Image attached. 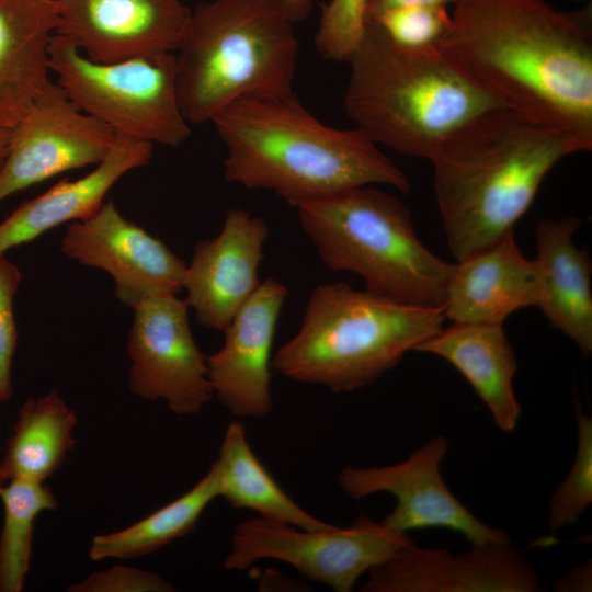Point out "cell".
<instances>
[{"mask_svg": "<svg viewBox=\"0 0 592 592\" xmlns=\"http://www.w3.org/2000/svg\"><path fill=\"white\" fill-rule=\"evenodd\" d=\"M219 497V471L214 462L205 476L183 496L121 531L92 538L89 557L129 559L151 554L190 534L205 511Z\"/></svg>", "mask_w": 592, "mask_h": 592, "instance_id": "25", "label": "cell"}, {"mask_svg": "<svg viewBox=\"0 0 592 592\" xmlns=\"http://www.w3.org/2000/svg\"><path fill=\"white\" fill-rule=\"evenodd\" d=\"M76 412L56 390L27 399L19 410L0 463L4 482L24 479L44 482L75 446Z\"/></svg>", "mask_w": 592, "mask_h": 592, "instance_id": "23", "label": "cell"}, {"mask_svg": "<svg viewBox=\"0 0 592 592\" xmlns=\"http://www.w3.org/2000/svg\"><path fill=\"white\" fill-rule=\"evenodd\" d=\"M591 560L570 570L565 577L555 582L554 590L559 592L591 591L592 587Z\"/></svg>", "mask_w": 592, "mask_h": 592, "instance_id": "32", "label": "cell"}, {"mask_svg": "<svg viewBox=\"0 0 592 592\" xmlns=\"http://www.w3.org/2000/svg\"><path fill=\"white\" fill-rule=\"evenodd\" d=\"M3 524L0 532V592L23 590L29 571L33 528L43 511H55L58 502L44 482L12 479L0 487Z\"/></svg>", "mask_w": 592, "mask_h": 592, "instance_id": "26", "label": "cell"}, {"mask_svg": "<svg viewBox=\"0 0 592 592\" xmlns=\"http://www.w3.org/2000/svg\"><path fill=\"white\" fill-rule=\"evenodd\" d=\"M577 451L567 477L551 496L548 526L557 532L567 525H574L592 502V419L585 414L578 402Z\"/></svg>", "mask_w": 592, "mask_h": 592, "instance_id": "27", "label": "cell"}, {"mask_svg": "<svg viewBox=\"0 0 592 592\" xmlns=\"http://www.w3.org/2000/svg\"><path fill=\"white\" fill-rule=\"evenodd\" d=\"M581 224L577 216L537 224L536 261L542 275L537 307L588 356L592 352V266L588 252L573 242Z\"/></svg>", "mask_w": 592, "mask_h": 592, "instance_id": "21", "label": "cell"}, {"mask_svg": "<svg viewBox=\"0 0 592 592\" xmlns=\"http://www.w3.org/2000/svg\"><path fill=\"white\" fill-rule=\"evenodd\" d=\"M301 228L330 271L357 274L365 291L413 307L443 308L454 264L418 238L410 210L371 185L304 203Z\"/></svg>", "mask_w": 592, "mask_h": 592, "instance_id": "7", "label": "cell"}, {"mask_svg": "<svg viewBox=\"0 0 592 592\" xmlns=\"http://www.w3.org/2000/svg\"><path fill=\"white\" fill-rule=\"evenodd\" d=\"M57 0H0V128L14 127L50 82Z\"/></svg>", "mask_w": 592, "mask_h": 592, "instance_id": "20", "label": "cell"}, {"mask_svg": "<svg viewBox=\"0 0 592 592\" xmlns=\"http://www.w3.org/2000/svg\"><path fill=\"white\" fill-rule=\"evenodd\" d=\"M591 12L545 0H459L440 44L473 84L536 123L592 148Z\"/></svg>", "mask_w": 592, "mask_h": 592, "instance_id": "1", "label": "cell"}, {"mask_svg": "<svg viewBox=\"0 0 592 592\" xmlns=\"http://www.w3.org/2000/svg\"><path fill=\"white\" fill-rule=\"evenodd\" d=\"M411 542L407 533L363 515L348 527L323 531L258 516L235 527L225 567L242 571L259 560H278L311 581L350 592L361 576Z\"/></svg>", "mask_w": 592, "mask_h": 592, "instance_id": "9", "label": "cell"}, {"mask_svg": "<svg viewBox=\"0 0 592 592\" xmlns=\"http://www.w3.org/2000/svg\"><path fill=\"white\" fill-rule=\"evenodd\" d=\"M219 497L235 510L247 509L259 516L296 527L323 531L333 527L297 504L274 480L252 451L247 432L238 421L224 434L218 458Z\"/></svg>", "mask_w": 592, "mask_h": 592, "instance_id": "24", "label": "cell"}, {"mask_svg": "<svg viewBox=\"0 0 592 592\" xmlns=\"http://www.w3.org/2000/svg\"><path fill=\"white\" fill-rule=\"evenodd\" d=\"M362 592H535L539 578L511 545H471L454 555L412 540L367 571Z\"/></svg>", "mask_w": 592, "mask_h": 592, "instance_id": "14", "label": "cell"}, {"mask_svg": "<svg viewBox=\"0 0 592 592\" xmlns=\"http://www.w3.org/2000/svg\"><path fill=\"white\" fill-rule=\"evenodd\" d=\"M414 351L440 356L470 384L503 432L513 431L521 406L513 390L515 353L500 323H454L421 342Z\"/></svg>", "mask_w": 592, "mask_h": 592, "instance_id": "22", "label": "cell"}, {"mask_svg": "<svg viewBox=\"0 0 592 592\" xmlns=\"http://www.w3.org/2000/svg\"><path fill=\"white\" fill-rule=\"evenodd\" d=\"M346 61V114L375 144L401 155L430 160L463 125L502 107L440 47L398 46L373 24H365Z\"/></svg>", "mask_w": 592, "mask_h": 592, "instance_id": "4", "label": "cell"}, {"mask_svg": "<svg viewBox=\"0 0 592 592\" xmlns=\"http://www.w3.org/2000/svg\"><path fill=\"white\" fill-rule=\"evenodd\" d=\"M57 8L56 34L99 62L174 52L191 14L183 0H57Z\"/></svg>", "mask_w": 592, "mask_h": 592, "instance_id": "15", "label": "cell"}, {"mask_svg": "<svg viewBox=\"0 0 592 592\" xmlns=\"http://www.w3.org/2000/svg\"><path fill=\"white\" fill-rule=\"evenodd\" d=\"M4 483L2 477H1V473H0V487Z\"/></svg>", "mask_w": 592, "mask_h": 592, "instance_id": "36", "label": "cell"}, {"mask_svg": "<svg viewBox=\"0 0 592 592\" xmlns=\"http://www.w3.org/2000/svg\"><path fill=\"white\" fill-rule=\"evenodd\" d=\"M189 308L177 295L145 299L134 308L127 337L130 391L147 400L163 399L179 415L201 412L214 397Z\"/></svg>", "mask_w": 592, "mask_h": 592, "instance_id": "10", "label": "cell"}, {"mask_svg": "<svg viewBox=\"0 0 592 592\" xmlns=\"http://www.w3.org/2000/svg\"><path fill=\"white\" fill-rule=\"evenodd\" d=\"M22 276L19 267L0 258V402L9 400L13 394L11 365L16 348L18 331L13 303Z\"/></svg>", "mask_w": 592, "mask_h": 592, "instance_id": "30", "label": "cell"}, {"mask_svg": "<svg viewBox=\"0 0 592 592\" xmlns=\"http://www.w3.org/2000/svg\"><path fill=\"white\" fill-rule=\"evenodd\" d=\"M447 451L446 437L436 435L401 463L342 468L339 485L353 500L391 493L397 503L380 523L392 531L443 527L462 534L471 545H511L506 533L479 520L448 489L441 474Z\"/></svg>", "mask_w": 592, "mask_h": 592, "instance_id": "11", "label": "cell"}, {"mask_svg": "<svg viewBox=\"0 0 592 592\" xmlns=\"http://www.w3.org/2000/svg\"><path fill=\"white\" fill-rule=\"evenodd\" d=\"M368 1L329 0L321 5L314 43L322 57L346 61L364 32Z\"/></svg>", "mask_w": 592, "mask_h": 592, "instance_id": "29", "label": "cell"}, {"mask_svg": "<svg viewBox=\"0 0 592 592\" xmlns=\"http://www.w3.org/2000/svg\"><path fill=\"white\" fill-rule=\"evenodd\" d=\"M267 236L263 218L231 208L220 232L197 242L186 265L183 289L201 325L223 331L258 288Z\"/></svg>", "mask_w": 592, "mask_h": 592, "instance_id": "17", "label": "cell"}, {"mask_svg": "<svg viewBox=\"0 0 592 592\" xmlns=\"http://www.w3.org/2000/svg\"><path fill=\"white\" fill-rule=\"evenodd\" d=\"M49 68L83 112L116 134L171 147L180 146L191 135L179 103L173 52L99 62L55 34Z\"/></svg>", "mask_w": 592, "mask_h": 592, "instance_id": "8", "label": "cell"}, {"mask_svg": "<svg viewBox=\"0 0 592 592\" xmlns=\"http://www.w3.org/2000/svg\"><path fill=\"white\" fill-rule=\"evenodd\" d=\"M459 0H369L365 10L364 22L375 18L382 12L400 7L429 5L446 7L455 5Z\"/></svg>", "mask_w": 592, "mask_h": 592, "instance_id": "33", "label": "cell"}, {"mask_svg": "<svg viewBox=\"0 0 592 592\" xmlns=\"http://www.w3.org/2000/svg\"><path fill=\"white\" fill-rule=\"evenodd\" d=\"M212 123L226 148L225 179L272 191L295 208L366 185L410 190L406 173L363 130L323 124L293 91L239 100Z\"/></svg>", "mask_w": 592, "mask_h": 592, "instance_id": "2", "label": "cell"}, {"mask_svg": "<svg viewBox=\"0 0 592 592\" xmlns=\"http://www.w3.org/2000/svg\"><path fill=\"white\" fill-rule=\"evenodd\" d=\"M443 308L397 304L349 283L319 284L297 333L272 358L283 376L346 392L373 384L443 328Z\"/></svg>", "mask_w": 592, "mask_h": 592, "instance_id": "6", "label": "cell"}, {"mask_svg": "<svg viewBox=\"0 0 592 592\" xmlns=\"http://www.w3.org/2000/svg\"><path fill=\"white\" fill-rule=\"evenodd\" d=\"M585 151L566 130L497 107L448 136L430 159L451 254L460 261L513 230L545 177L562 158Z\"/></svg>", "mask_w": 592, "mask_h": 592, "instance_id": "3", "label": "cell"}, {"mask_svg": "<svg viewBox=\"0 0 592 592\" xmlns=\"http://www.w3.org/2000/svg\"><path fill=\"white\" fill-rule=\"evenodd\" d=\"M293 22L305 20L312 9V0H274Z\"/></svg>", "mask_w": 592, "mask_h": 592, "instance_id": "34", "label": "cell"}, {"mask_svg": "<svg viewBox=\"0 0 592 592\" xmlns=\"http://www.w3.org/2000/svg\"><path fill=\"white\" fill-rule=\"evenodd\" d=\"M287 296L281 282H261L223 330V346L206 356L213 395L237 417L264 418L273 410L271 352Z\"/></svg>", "mask_w": 592, "mask_h": 592, "instance_id": "16", "label": "cell"}, {"mask_svg": "<svg viewBox=\"0 0 592 592\" xmlns=\"http://www.w3.org/2000/svg\"><path fill=\"white\" fill-rule=\"evenodd\" d=\"M11 130L12 128H0V171L7 158Z\"/></svg>", "mask_w": 592, "mask_h": 592, "instance_id": "35", "label": "cell"}, {"mask_svg": "<svg viewBox=\"0 0 592 592\" xmlns=\"http://www.w3.org/2000/svg\"><path fill=\"white\" fill-rule=\"evenodd\" d=\"M152 148V144L117 134L107 157L90 173L77 180L59 181L22 203L0 223V258L57 226L92 216L125 173L148 164Z\"/></svg>", "mask_w": 592, "mask_h": 592, "instance_id": "19", "label": "cell"}, {"mask_svg": "<svg viewBox=\"0 0 592 592\" xmlns=\"http://www.w3.org/2000/svg\"><path fill=\"white\" fill-rule=\"evenodd\" d=\"M60 250L83 265L107 272L117 299L133 309L148 298L178 295L184 286L186 263L127 220L112 201L89 218L70 223Z\"/></svg>", "mask_w": 592, "mask_h": 592, "instance_id": "13", "label": "cell"}, {"mask_svg": "<svg viewBox=\"0 0 592 592\" xmlns=\"http://www.w3.org/2000/svg\"><path fill=\"white\" fill-rule=\"evenodd\" d=\"M116 135L50 80L27 114L12 127L0 171V205L10 195L57 174L98 166L112 150Z\"/></svg>", "mask_w": 592, "mask_h": 592, "instance_id": "12", "label": "cell"}, {"mask_svg": "<svg viewBox=\"0 0 592 592\" xmlns=\"http://www.w3.org/2000/svg\"><path fill=\"white\" fill-rule=\"evenodd\" d=\"M577 1H587V0H577Z\"/></svg>", "mask_w": 592, "mask_h": 592, "instance_id": "37", "label": "cell"}, {"mask_svg": "<svg viewBox=\"0 0 592 592\" xmlns=\"http://www.w3.org/2000/svg\"><path fill=\"white\" fill-rule=\"evenodd\" d=\"M293 24L274 0H210L191 10L173 52L185 119L212 122L239 100L292 92Z\"/></svg>", "mask_w": 592, "mask_h": 592, "instance_id": "5", "label": "cell"}, {"mask_svg": "<svg viewBox=\"0 0 592 592\" xmlns=\"http://www.w3.org/2000/svg\"><path fill=\"white\" fill-rule=\"evenodd\" d=\"M542 275L526 259L513 230L488 249L457 261L448 281L445 318L454 323H500L520 308L536 306Z\"/></svg>", "mask_w": 592, "mask_h": 592, "instance_id": "18", "label": "cell"}, {"mask_svg": "<svg viewBox=\"0 0 592 592\" xmlns=\"http://www.w3.org/2000/svg\"><path fill=\"white\" fill-rule=\"evenodd\" d=\"M70 592H171L174 588L159 574L127 566L96 571L68 588Z\"/></svg>", "mask_w": 592, "mask_h": 592, "instance_id": "31", "label": "cell"}, {"mask_svg": "<svg viewBox=\"0 0 592 592\" xmlns=\"http://www.w3.org/2000/svg\"><path fill=\"white\" fill-rule=\"evenodd\" d=\"M377 26L392 43L406 48L440 47L451 26L446 7L412 5L386 10L365 24Z\"/></svg>", "mask_w": 592, "mask_h": 592, "instance_id": "28", "label": "cell"}]
</instances>
